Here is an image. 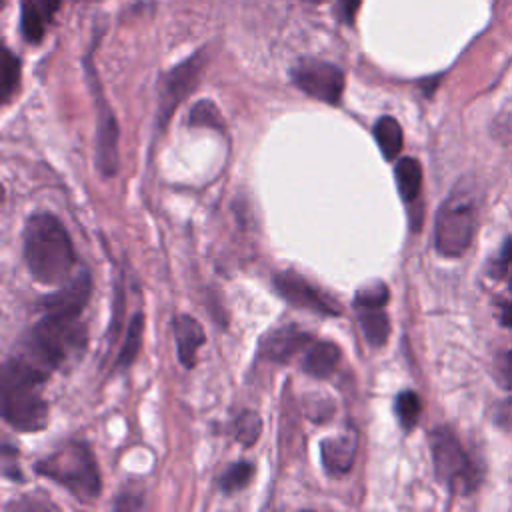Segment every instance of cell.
I'll return each mask as SVG.
<instances>
[{
  "label": "cell",
  "instance_id": "277c9868",
  "mask_svg": "<svg viewBox=\"0 0 512 512\" xmlns=\"http://www.w3.org/2000/svg\"><path fill=\"white\" fill-rule=\"evenodd\" d=\"M36 472L64 486L76 500L94 502L102 480L96 458L84 442H66L36 464Z\"/></svg>",
  "mask_w": 512,
  "mask_h": 512
},
{
  "label": "cell",
  "instance_id": "9a60e30c",
  "mask_svg": "<svg viewBox=\"0 0 512 512\" xmlns=\"http://www.w3.org/2000/svg\"><path fill=\"white\" fill-rule=\"evenodd\" d=\"M320 452H322V464L330 474H346L352 468L354 454H356L354 436L324 440L320 444Z\"/></svg>",
  "mask_w": 512,
  "mask_h": 512
},
{
  "label": "cell",
  "instance_id": "3957f363",
  "mask_svg": "<svg viewBox=\"0 0 512 512\" xmlns=\"http://www.w3.org/2000/svg\"><path fill=\"white\" fill-rule=\"evenodd\" d=\"M48 376L10 356L2 366V416L20 432H38L48 424V404L42 384Z\"/></svg>",
  "mask_w": 512,
  "mask_h": 512
},
{
  "label": "cell",
  "instance_id": "d6986e66",
  "mask_svg": "<svg viewBox=\"0 0 512 512\" xmlns=\"http://www.w3.org/2000/svg\"><path fill=\"white\" fill-rule=\"evenodd\" d=\"M362 332L370 346H382L390 334V320L386 312L378 308H358Z\"/></svg>",
  "mask_w": 512,
  "mask_h": 512
},
{
  "label": "cell",
  "instance_id": "4fadbf2b",
  "mask_svg": "<svg viewBox=\"0 0 512 512\" xmlns=\"http://www.w3.org/2000/svg\"><path fill=\"white\" fill-rule=\"evenodd\" d=\"M62 0H20V30L26 42L38 44Z\"/></svg>",
  "mask_w": 512,
  "mask_h": 512
},
{
  "label": "cell",
  "instance_id": "484cf974",
  "mask_svg": "<svg viewBox=\"0 0 512 512\" xmlns=\"http://www.w3.org/2000/svg\"><path fill=\"white\" fill-rule=\"evenodd\" d=\"M234 436L242 446H252L260 436V418L256 412H242L234 426Z\"/></svg>",
  "mask_w": 512,
  "mask_h": 512
},
{
  "label": "cell",
  "instance_id": "83f0119b",
  "mask_svg": "<svg viewBox=\"0 0 512 512\" xmlns=\"http://www.w3.org/2000/svg\"><path fill=\"white\" fill-rule=\"evenodd\" d=\"M512 264V238H508L500 250V258H498V270H504Z\"/></svg>",
  "mask_w": 512,
  "mask_h": 512
},
{
  "label": "cell",
  "instance_id": "6da1fadb",
  "mask_svg": "<svg viewBox=\"0 0 512 512\" xmlns=\"http://www.w3.org/2000/svg\"><path fill=\"white\" fill-rule=\"evenodd\" d=\"M84 344L86 328L80 322V314L46 312L18 344L14 356L50 376L68 358L82 354Z\"/></svg>",
  "mask_w": 512,
  "mask_h": 512
},
{
  "label": "cell",
  "instance_id": "f1b7e54d",
  "mask_svg": "<svg viewBox=\"0 0 512 512\" xmlns=\"http://www.w3.org/2000/svg\"><path fill=\"white\" fill-rule=\"evenodd\" d=\"M340 6H342V14L348 22H354V16L358 12V6H360V0H340Z\"/></svg>",
  "mask_w": 512,
  "mask_h": 512
},
{
  "label": "cell",
  "instance_id": "52a82bcc",
  "mask_svg": "<svg viewBox=\"0 0 512 512\" xmlns=\"http://www.w3.org/2000/svg\"><path fill=\"white\" fill-rule=\"evenodd\" d=\"M86 74H88V82L96 100V116H98V124H96V164L98 170L104 176H114L118 170V124L116 118L100 90V82H98V74L94 72L90 60H86Z\"/></svg>",
  "mask_w": 512,
  "mask_h": 512
},
{
  "label": "cell",
  "instance_id": "30bf717a",
  "mask_svg": "<svg viewBox=\"0 0 512 512\" xmlns=\"http://www.w3.org/2000/svg\"><path fill=\"white\" fill-rule=\"evenodd\" d=\"M274 290L292 306L312 310L316 314L336 316L340 314L338 302L330 300L326 294H322L316 286H312L306 278L296 274L294 270H282L274 276Z\"/></svg>",
  "mask_w": 512,
  "mask_h": 512
},
{
  "label": "cell",
  "instance_id": "e0dca14e",
  "mask_svg": "<svg viewBox=\"0 0 512 512\" xmlns=\"http://www.w3.org/2000/svg\"><path fill=\"white\" fill-rule=\"evenodd\" d=\"M394 174H396V186H398V192H400L402 200L404 202H414L420 194V188H422V166H420V162L412 156L400 158L396 168H394Z\"/></svg>",
  "mask_w": 512,
  "mask_h": 512
},
{
  "label": "cell",
  "instance_id": "cb8c5ba5",
  "mask_svg": "<svg viewBox=\"0 0 512 512\" xmlns=\"http://www.w3.org/2000/svg\"><path fill=\"white\" fill-rule=\"evenodd\" d=\"M190 124L192 126H208V128L224 130V120H222L218 108L210 100H200V102H196L192 106Z\"/></svg>",
  "mask_w": 512,
  "mask_h": 512
},
{
  "label": "cell",
  "instance_id": "9c48e42d",
  "mask_svg": "<svg viewBox=\"0 0 512 512\" xmlns=\"http://www.w3.org/2000/svg\"><path fill=\"white\" fill-rule=\"evenodd\" d=\"M202 68H204V54L196 52L162 76L160 104H158L160 126H164L168 122V118L172 116L176 106L196 88Z\"/></svg>",
  "mask_w": 512,
  "mask_h": 512
},
{
  "label": "cell",
  "instance_id": "2e32d148",
  "mask_svg": "<svg viewBox=\"0 0 512 512\" xmlns=\"http://www.w3.org/2000/svg\"><path fill=\"white\" fill-rule=\"evenodd\" d=\"M340 360V350L332 342H318L308 348L302 368L306 374L314 378H326L334 372L336 364Z\"/></svg>",
  "mask_w": 512,
  "mask_h": 512
},
{
  "label": "cell",
  "instance_id": "8992f818",
  "mask_svg": "<svg viewBox=\"0 0 512 512\" xmlns=\"http://www.w3.org/2000/svg\"><path fill=\"white\" fill-rule=\"evenodd\" d=\"M430 450L438 480L454 494H468L478 484L476 468L448 428H436L430 434Z\"/></svg>",
  "mask_w": 512,
  "mask_h": 512
},
{
  "label": "cell",
  "instance_id": "d4e9b609",
  "mask_svg": "<svg viewBox=\"0 0 512 512\" xmlns=\"http://www.w3.org/2000/svg\"><path fill=\"white\" fill-rule=\"evenodd\" d=\"M388 302V288L382 282H374L368 286H362L354 296V306L358 308H384Z\"/></svg>",
  "mask_w": 512,
  "mask_h": 512
},
{
  "label": "cell",
  "instance_id": "7c38bea8",
  "mask_svg": "<svg viewBox=\"0 0 512 512\" xmlns=\"http://www.w3.org/2000/svg\"><path fill=\"white\" fill-rule=\"evenodd\" d=\"M310 334L298 330L296 326H282L270 332L260 344V358L284 364L296 352L304 350L310 344Z\"/></svg>",
  "mask_w": 512,
  "mask_h": 512
},
{
  "label": "cell",
  "instance_id": "ac0fdd59",
  "mask_svg": "<svg viewBox=\"0 0 512 512\" xmlns=\"http://www.w3.org/2000/svg\"><path fill=\"white\" fill-rule=\"evenodd\" d=\"M374 138L376 144L386 160H396L402 150V128L396 118L382 116L374 124Z\"/></svg>",
  "mask_w": 512,
  "mask_h": 512
},
{
  "label": "cell",
  "instance_id": "5b68a950",
  "mask_svg": "<svg viewBox=\"0 0 512 512\" xmlns=\"http://www.w3.org/2000/svg\"><path fill=\"white\" fill-rule=\"evenodd\" d=\"M476 206L470 192L454 190L436 214L434 244L442 256H460L474 236Z\"/></svg>",
  "mask_w": 512,
  "mask_h": 512
},
{
  "label": "cell",
  "instance_id": "ffe728a7",
  "mask_svg": "<svg viewBox=\"0 0 512 512\" xmlns=\"http://www.w3.org/2000/svg\"><path fill=\"white\" fill-rule=\"evenodd\" d=\"M142 330H144V320H142V314L136 312L128 324V332H126V338H124V344L120 348V354H118V360H116V366L120 368H126L134 362V358L138 356L140 352V346H142Z\"/></svg>",
  "mask_w": 512,
  "mask_h": 512
},
{
  "label": "cell",
  "instance_id": "7a4b0ae2",
  "mask_svg": "<svg viewBox=\"0 0 512 512\" xmlns=\"http://www.w3.org/2000/svg\"><path fill=\"white\" fill-rule=\"evenodd\" d=\"M24 262L42 284H62L76 262L72 240L54 214L38 212L24 226Z\"/></svg>",
  "mask_w": 512,
  "mask_h": 512
},
{
  "label": "cell",
  "instance_id": "603a6c76",
  "mask_svg": "<svg viewBox=\"0 0 512 512\" xmlns=\"http://www.w3.org/2000/svg\"><path fill=\"white\" fill-rule=\"evenodd\" d=\"M254 476V466L250 462H234L222 476H220V488L226 492V494H234L242 488L248 486V482L252 480Z\"/></svg>",
  "mask_w": 512,
  "mask_h": 512
},
{
  "label": "cell",
  "instance_id": "ba28073f",
  "mask_svg": "<svg viewBox=\"0 0 512 512\" xmlns=\"http://www.w3.org/2000/svg\"><path fill=\"white\" fill-rule=\"evenodd\" d=\"M292 82L308 96L338 104L344 92V74L336 64L322 60H302L292 68Z\"/></svg>",
  "mask_w": 512,
  "mask_h": 512
},
{
  "label": "cell",
  "instance_id": "f546056e",
  "mask_svg": "<svg viewBox=\"0 0 512 512\" xmlns=\"http://www.w3.org/2000/svg\"><path fill=\"white\" fill-rule=\"evenodd\" d=\"M502 324L508 326V328H512V304H506V306L502 308Z\"/></svg>",
  "mask_w": 512,
  "mask_h": 512
},
{
  "label": "cell",
  "instance_id": "7402d4cb",
  "mask_svg": "<svg viewBox=\"0 0 512 512\" xmlns=\"http://www.w3.org/2000/svg\"><path fill=\"white\" fill-rule=\"evenodd\" d=\"M420 410H422V404H420V398L416 392L412 390H404L396 396V402H394V412L398 416V422L402 424V428L410 430L418 418H420Z\"/></svg>",
  "mask_w": 512,
  "mask_h": 512
},
{
  "label": "cell",
  "instance_id": "4dcf8cb0",
  "mask_svg": "<svg viewBox=\"0 0 512 512\" xmlns=\"http://www.w3.org/2000/svg\"><path fill=\"white\" fill-rule=\"evenodd\" d=\"M510 290H512V280H510Z\"/></svg>",
  "mask_w": 512,
  "mask_h": 512
},
{
  "label": "cell",
  "instance_id": "4316f807",
  "mask_svg": "<svg viewBox=\"0 0 512 512\" xmlns=\"http://www.w3.org/2000/svg\"><path fill=\"white\" fill-rule=\"evenodd\" d=\"M496 374L498 380L502 382V386L512 388V350L502 352L496 360Z\"/></svg>",
  "mask_w": 512,
  "mask_h": 512
},
{
  "label": "cell",
  "instance_id": "44dd1931",
  "mask_svg": "<svg viewBox=\"0 0 512 512\" xmlns=\"http://www.w3.org/2000/svg\"><path fill=\"white\" fill-rule=\"evenodd\" d=\"M18 86H20V58L10 48H4L2 82H0V94H2L4 104L10 102V98L18 90Z\"/></svg>",
  "mask_w": 512,
  "mask_h": 512
},
{
  "label": "cell",
  "instance_id": "8fae6325",
  "mask_svg": "<svg viewBox=\"0 0 512 512\" xmlns=\"http://www.w3.org/2000/svg\"><path fill=\"white\" fill-rule=\"evenodd\" d=\"M92 292V280L86 270L66 280L62 288L52 292L42 300V308L46 312L56 314H82Z\"/></svg>",
  "mask_w": 512,
  "mask_h": 512
},
{
  "label": "cell",
  "instance_id": "5bb4252c",
  "mask_svg": "<svg viewBox=\"0 0 512 512\" xmlns=\"http://www.w3.org/2000/svg\"><path fill=\"white\" fill-rule=\"evenodd\" d=\"M174 338H176V352L178 360L184 368H194L198 348L206 342L204 328L200 322L188 314H180L174 318Z\"/></svg>",
  "mask_w": 512,
  "mask_h": 512
}]
</instances>
